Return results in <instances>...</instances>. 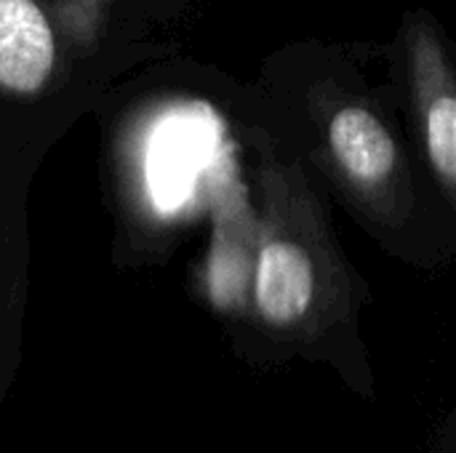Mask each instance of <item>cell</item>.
Segmentation results:
<instances>
[{
	"instance_id": "1",
	"label": "cell",
	"mask_w": 456,
	"mask_h": 453,
	"mask_svg": "<svg viewBox=\"0 0 456 453\" xmlns=\"http://www.w3.org/2000/svg\"><path fill=\"white\" fill-rule=\"evenodd\" d=\"M299 171L265 168V224L256 243L254 302L273 326L302 323L331 267L334 240Z\"/></svg>"
},
{
	"instance_id": "2",
	"label": "cell",
	"mask_w": 456,
	"mask_h": 453,
	"mask_svg": "<svg viewBox=\"0 0 456 453\" xmlns=\"http://www.w3.org/2000/svg\"><path fill=\"white\" fill-rule=\"evenodd\" d=\"M323 147L342 187L379 222L409 216L411 168L385 115L366 93L342 91L323 109Z\"/></svg>"
},
{
	"instance_id": "3",
	"label": "cell",
	"mask_w": 456,
	"mask_h": 453,
	"mask_svg": "<svg viewBox=\"0 0 456 453\" xmlns=\"http://www.w3.org/2000/svg\"><path fill=\"white\" fill-rule=\"evenodd\" d=\"M414 120L430 171L456 214V72L444 43L428 24L406 35Z\"/></svg>"
},
{
	"instance_id": "4",
	"label": "cell",
	"mask_w": 456,
	"mask_h": 453,
	"mask_svg": "<svg viewBox=\"0 0 456 453\" xmlns=\"http://www.w3.org/2000/svg\"><path fill=\"white\" fill-rule=\"evenodd\" d=\"M56 61L48 16L35 0H0V88L37 93Z\"/></svg>"
}]
</instances>
